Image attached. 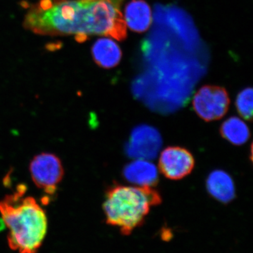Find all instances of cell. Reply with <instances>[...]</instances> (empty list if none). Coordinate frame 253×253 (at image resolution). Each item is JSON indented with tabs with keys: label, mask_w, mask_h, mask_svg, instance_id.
<instances>
[{
	"label": "cell",
	"mask_w": 253,
	"mask_h": 253,
	"mask_svg": "<svg viewBox=\"0 0 253 253\" xmlns=\"http://www.w3.org/2000/svg\"><path fill=\"white\" fill-rule=\"evenodd\" d=\"M162 146V138L157 129L149 126H139L132 131L126 153L136 159L151 160L157 156Z\"/></svg>",
	"instance_id": "7"
},
{
	"label": "cell",
	"mask_w": 253,
	"mask_h": 253,
	"mask_svg": "<svg viewBox=\"0 0 253 253\" xmlns=\"http://www.w3.org/2000/svg\"><path fill=\"white\" fill-rule=\"evenodd\" d=\"M161 202V195L152 187L117 184L106 192L103 210L106 223L129 236L143 225L151 208Z\"/></svg>",
	"instance_id": "3"
},
{
	"label": "cell",
	"mask_w": 253,
	"mask_h": 253,
	"mask_svg": "<svg viewBox=\"0 0 253 253\" xmlns=\"http://www.w3.org/2000/svg\"><path fill=\"white\" fill-rule=\"evenodd\" d=\"M206 185L209 194L223 204H228L235 198L234 181L224 171L217 169L211 172L208 176Z\"/></svg>",
	"instance_id": "10"
},
{
	"label": "cell",
	"mask_w": 253,
	"mask_h": 253,
	"mask_svg": "<svg viewBox=\"0 0 253 253\" xmlns=\"http://www.w3.org/2000/svg\"><path fill=\"white\" fill-rule=\"evenodd\" d=\"M193 108L199 118L206 122L218 121L229 110L230 99L224 88L219 86H202L193 98Z\"/></svg>",
	"instance_id": "5"
},
{
	"label": "cell",
	"mask_w": 253,
	"mask_h": 253,
	"mask_svg": "<svg viewBox=\"0 0 253 253\" xmlns=\"http://www.w3.org/2000/svg\"><path fill=\"white\" fill-rule=\"evenodd\" d=\"M158 166L166 178L179 180L192 172L195 159L189 150L179 146H169L160 155Z\"/></svg>",
	"instance_id": "6"
},
{
	"label": "cell",
	"mask_w": 253,
	"mask_h": 253,
	"mask_svg": "<svg viewBox=\"0 0 253 253\" xmlns=\"http://www.w3.org/2000/svg\"><path fill=\"white\" fill-rule=\"evenodd\" d=\"M123 18L131 31L144 33L152 23V11L144 0H131L125 8Z\"/></svg>",
	"instance_id": "9"
},
{
	"label": "cell",
	"mask_w": 253,
	"mask_h": 253,
	"mask_svg": "<svg viewBox=\"0 0 253 253\" xmlns=\"http://www.w3.org/2000/svg\"><path fill=\"white\" fill-rule=\"evenodd\" d=\"M30 172L37 187L48 196H53L62 181L64 169L56 155L42 153L37 155L30 164Z\"/></svg>",
	"instance_id": "4"
},
{
	"label": "cell",
	"mask_w": 253,
	"mask_h": 253,
	"mask_svg": "<svg viewBox=\"0 0 253 253\" xmlns=\"http://www.w3.org/2000/svg\"><path fill=\"white\" fill-rule=\"evenodd\" d=\"M91 54L95 62L100 67L112 68L117 66L122 59L121 47L109 37L100 38L91 48Z\"/></svg>",
	"instance_id": "11"
},
{
	"label": "cell",
	"mask_w": 253,
	"mask_h": 253,
	"mask_svg": "<svg viewBox=\"0 0 253 253\" xmlns=\"http://www.w3.org/2000/svg\"><path fill=\"white\" fill-rule=\"evenodd\" d=\"M123 0H40L28 9L23 26L35 34L109 37L121 41L126 26L121 11Z\"/></svg>",
	"instance_id": "1"
},
{
	"label": "cell",
	"mask_w": 253,
	"mask_h": 253,
	"mask_svg": "<svg viewBox=\"0 0 253 253\" xmlns=\"http://www.w3.org/2000/svg\"><path fill=\"white\" fill-rule=\"evenodd\" d=\"M220 134L224 139L235 146H241L247 142L251 135L246 123L235 116L228 118L222 123Z\"/></svg>",
	"instance_id": "12"
},
{
	"label": "cell",
	"mask_w": 253,
	"mask_h": 253,
	"mask_svg": "<svg viewBox=\"0 0 253 253\" xmlns=\"http://www.w3.org/2000/svg\"><path fill=\"white\" fill-rule=\"evenodd\" d=\"M236 106L240 116L246 121L253 117V94L252 88H246L240 91L236 99Z\"/></svg>",
	"instance_id": "13"
},
{
	"label": "cell",
	"mask_w": 253,
	"mask_h": 253,
	"mask_svg": "<svg viewBox=\"0 0 253 253\" xmlns=\"http://www.w3.org/2000/svg\"><path fill=\"white\" fill-rule=\"evenodd\" d=\"M125 179L140 187H152L158 181V168L149 160L138 159L126 165L123 170Z\"/></svg>",
	"instance_id": "8"
},
{
	"label": "cell",
	"mask_w": 253,
	"mask_h": 253,
	"mask_svg": "<svg viewBox=\"0 0 253 253\" xmlns=\"http://www.w3.org/2000/svg\"><path fill=\"white\" fill-rule=\"evenodd\" d=\"M26 186L18 185L0 201V215L8 230L10 249L18 253H38L46 231L45 211L31 196H25Z\"/></svg>",
	"instance_id": "2"
}]
</instances>
